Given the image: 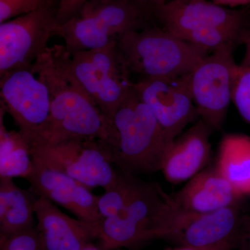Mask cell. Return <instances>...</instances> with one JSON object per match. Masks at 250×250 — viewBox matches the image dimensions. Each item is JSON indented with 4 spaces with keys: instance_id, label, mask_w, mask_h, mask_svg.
<instances>
[{
    "instance_id": "6da1fadb",
    "label": "cell",
    "mask_w": 250,
    "mask_h": 250,
    "mask_svg": "<svg viewBox=\"0 0 250 250\" xmlns=\"http://www.w3.org/2000/svg\"><path fill=\"white\" fill-rule=\"evenodd\" d=\"M32 67L47 85L51 101L45 132L32 146L74 138H98L111 146L113 125L77 82L72 72L71 54L65 45L47 47Z\"/></svg>"
},
{
    "instance_id": "7a4b0ae2",
    "label": "cell",
    "mask_w": 250,
    "mask_h": 250,
    "mask_svg": "<svg viewBox=\"0 0 250 250\" xmlns=\"http://www.w3.org/2000/svg\"><path fill=\"white\" fill-rule=\"evenodd\" d=\"M186 216L173 196L159 184L139 179L123 211L99 222L98 243L103 250H117L151 240H167L178 230Z\"/></svg>"
},
{
    "instance_id": "3957f363",
    "label": "cell",
    "mask_w": 250,
    "mask_h": 250,
    "mask_svg": "<svg viewBox=\"0 0 250 250\" xmlns=\"http://www.w3.org/2000/svg\"><path fill=\"white\" fill-rule=\"evenodd\" d=\"M111 122L114 129L113 162L118 169L135 175L161 170L173 141L167 137L133 83Z\"/></svg>"
},
{
    "instance_id": "277c9868",
    "label": "cell",
    "mask_w": 250,
    "mask_h": 250,
    "mask_svg": "<svg viewBox=\"0 0 250 250\" xmlns=\"http://www.w3.org/2000/svg\"><path fill=\"white\" fill-rule=\"evenodd\" d=\"M155 18L131 0H86L53 36L62 38L70 54L116 43L125 33L155 26Z\"/></svg>"
},
{
    "instance_id": "5b68a950",
    "label": "cell",
    "mask_w": 250,
    "mask_h": 250,
    "mask_svg": "<svg viewBox=\"0 0 250 250\" xmlns=\"http://www.w3.org/2000/svg\"><path fill=\"white\" fill-rule=\"evenodd\" d=\"M117 47L130 73L143 77L189 75L210 52L156 26L125 33Z\"/></svg>"
},
{
    "instance_id": "8992f818",
    "label": "cell",
    "mask_w": 250,
    "mask_h": 250,
    "mask_svg": "<svg viewBox=\"0 0 250 250\" xmlns=\"http://www.w3.org/2000/svg\"><path fill=\"white\" fill-rule=\"evenodd\" d=\"M29 149L34 162L67 174L90 190L109 188L118 176L111 146L98 138H74Z\"/></svg>"
},
{
    "instance_id": "52a82bcc",
    "label": "cell",
    "mask_w": 250,
    "mask_h": 250,
    "mask_svg": "<svg viewBox=\"0 0 250 250\" xmlns=\"http://www.w3.org/2000/svg\"><path fill=\"white\" fill-rule=\"evenodd\" d=\"M235 46L208 54L190 74L192 99L200 119L213 130H220L232 101L240 65L233 57Z\"/></svg>"
},
{
    "instance_id": "ba28073f",
    "label": "cell",
    "mask_w": 250,
    "mask_h": 250,
    "mask_svg": "<svg viewBox=\"0 0 250 250\" xmlns=\"http://www.w3.org/2000/svg\"><path fill=\"white\" fill-rule=\"evenodd\" d=\"M0 108L13 118L29 146L38 142L48 123L51 101L47 85L33 67L0 77Z\"/></svg>"
},
{
    "instance_id": "9c48e42d",
    "label": "cell",
    "mask_w": 250,
    "mask_h": 250,
    "mask_svg": "<svg viewBox=\"0 0 250 250\" xmlns=\"http://www.w3.org/2000/svg\"><path fill=\"white\" fill-rule=\"evenodd\" d=\"M53 3L0 24V77L30 68L48 47L57 24Z\"/></svg>"
},
{
    "instance_id": "30bf717a",
    "label": "cell",
    "mask_w": 250,
    "mask_h": 250,
    "mask_svg": "<svg viewBox=\"0 0 250 250\" xmlns=\"http://www.w3.org/2000/svg\"><path fill=\"white\" fill-rule=\"evenodd\" d=\"M189 75L142 77L133 86L154 113L167 137L174 141L199 117L192 99Z\"/></svg>"
},
{
    "instance_id": "8fae6325",
    "label": "cell",
    "mask_w": 250,
    "mask_h": 250,
    "mask_svg": "<svg viewBox=\"0 0 250 250\" xmlns=\"http://www.w3.org/2000/svg\"><path fill=\"white\" fill-rule=\"evenodd\" d=\"M250 229L237 203L210 213L189 215L178 231L167 240L179 246L198 248L227 244L238 247Z\"/></svg>"
},
{
    "instance_id": "7c38bea8",
    "label": "cell",
    "mask_w": 250,
    "mask_h": 250,
    "mask_svg": "<svg viewBox=\"0 0 250 250\" xmlns=\"http://www.w3.org/2000/svg\"><path fill=\"white\" fill-rule=\"evenodd\" d=\"M156 22L178 36L198 28L220 27L241 29L250 22L246 9H233L208 0H170L159 9Z\"/></svg>"
},
{
    "instance_id": "4fadbf2b",
    "label": "cell",
    "mask_w": 250,
    "mask_h": 250,
    "mask_svg": "<svg viewBox=\"0 0 250 250\" xmlns=\"http://www.w3.org/2000/svg\"><path fill=\"white\" fill-rule=\"evenodd\" d=\"M26 179L36 196L62 206L79 219L90 223L103 220L98 210L99 195L70 176L34 161L32 172Z\"/></svg>"
},
{
    "instance_id": "5bb4252c",
    "label": "cell",
    "mask_w": 250,
    "mask_h": 250,
    "mask_svg": "<svg viewBox=\"0 0 250 250\" xmlns=\"http://www.w3.org/2000/svg\"><path fill=\"white\" fill-rule=\"evenodd\" d=\"M34 209L45 250H82L98 239V223L70 218L45 197H36Z\"/></svg>"
},
{
    "instance_id": "9a60e30c",
    "label": "cell",
    "mask_w": 250,
    "mask_h": 250,
    "mask_svg": "<svg viewBox=\"0 0 250 250\" xmlns=\"http://www.w3.org/2000/svg\"><path fill=\"white\" fill-rule=\"evenodd\" d=\"M212 131L200 119L174 139L161 169L167 182L177 184L188 181L203 170L210 159Z\"/></svg>"
},
{
    "instance_id": "2e32d148",
    "label": "cell",
    "mask_w": 250,
    "mask_h": 250,
    "mask_svg": "<svg viewBox=\"0 0 250 250\" xmlns=\"http://www.w3.org/2000/svg\"><path fill=\"white\" fill-rule=\"evenodd\" d=\"M172 196L186 213L197 215L236 205L242 195L215 166L200 171Z\"/></svg>"
},
{
    "instance_id": "e0dca14e",
    "label": "cell",
    "mask_w": 250,
    "mask_h": 250,
    "mask_svg": "<svg viewBox=\"0 0 250 250\" xmlns=\"http://www.w3.org/2000/svg\"><path fill=\"white\" fill-rule=\"evenodd\" d=\"M72 72L81 86L95 102L101 85L112 74L126 67L116 43L71 54Z\"/></svg>"
},
{
    "instance_id": "ac0fdd59",
    "label": "cell",
    "mask_w": 250,
    "mask_h": 250,
    "mask_svg": "<svg viewBox=\"0 0 250 250\" xmlns=\"http://www.w3.org/2000/svg\"><path fill=\"white\" fill-rule=\"evenodd\" d=\"M217 168L242 196L250 194V137L224 135L219 146Z\"/></svg>"
},
{
    "instance_id": "d6986e66",
    "label": "cell",
    "mask_w": 250,
    "mask_h": 250,
    "mask_svg": "<svg viewBox=\"0 0 250 250\" xmlns=\"http://www.w3.org/2000/svg\"><path fill=\"white\" fill-rule=\"evenodd\" d=\"M35 194L16 186L11 177H0V233L34 227Z\"/></svg>"
},
{
    "instance_id": "ffe728a7",
    "label": "cell",
    "mask_w": 250,
    "mask_h": 250,
    "mask_svg": "<svg viewBox=\"0 0 250 250\" xmlns=\"http://www.w3.org/2000/svg\"><path fill=\"white\" fill-rule=\"evenodd\" d=\"M0 108V177L27 179L34 169L29 144L21 131L6 129Z\"/></svg>"
},
{
    "instance_id": "44dd1931",
    "label": "cell",
    "mask_w": 250,
    "mask_h": 250,
    "mask_svg": "<svg viewBox=\"0 0 250 250\" xmlns=\"http://www.w3.org/2000/svg\"><path fill=\"white\" fill-rule=\"evenodd\" d=\"M139 178L129 172L118 169L114 184L99 195L98 207L102 219L113 218L119 214L129 203Z\"/></svg>"
},
{
    "instance_id": "7402d4cb",
    "label": "cell",
    "mask_w": 250,
    "mask_h": 250,
    "mask_svg": "<svg viewBox=\"0 0 250 250\" xmlns=\"http://www.w3.org/2000/svg\"><path fill=\"white\" fill-rule=\"evenodd\" d=\"M241 29L220 27L198 28L185 31L177 36L213 52L225 46L238 44V36Z\"/></svg>"
},
{
    "instance_id": "603a6c76",
    "label": "cell",
    "mask_w": 250,
    "mask_h": 250,
    "mask_svg": "<svg viewBox=\"0 0 250 250\" xmlns=\"http://www.w3.org/2000/svg\"><path fill=\"white\" fill-rule=\"evenodd\" d=\"M0 250H45L36 227L16 232L0 233Z\"/></svg>"
},
{
    "instance_id": "cb8c5ba5",
    "label": "cell",
    "mask_w": 250,
    "mask_h": 250,
    "mask_svg": "<svg viewBox=\"0 0 250 250\" xmlns=\"http://www.w3.org/2000/svg\"><path fill=\"white\" fill-rule=\"evenodd\" d=\"M232 101L243 119L250 124V68L240 65L232 93Z\"/></svg>"
},
{
    "instance_id": "d4e9b609",
    "label": "cell",
    "mask_w": 250,
    "mask_h": 250,
    "mask_svg": "<svg viewBox=\"0 0 250 250\" xmlns=\"http://www.w3.org/2000/svg\"><path fill=\"white\" fill-rule=\"evenodd\" d=\"M52 0H0V24L35 11Z\"/></svg>"
},
{
    "instance_id": "484cf974",
    "label": "cell",
    "mask_w": 250,
    "mask_h": 250,
    "mask_svg": "<svg viewBox=\"0 0 250 250\" xmlns=\"http://www.w3.org/2000/svg\"><path fill=\"white\" fill-rule=\"evenodd\" d=\"M86 0H60L57 6V22H67L81 9Z\"/></svg>"
},
{
    "instance_id": "4316f807",
    "label": "cell",
    "mask_w": 250,
    "mask_h": 250,
    "mask_svg": "<svg viewBox=\"0 0 250 250\" xmlns=\"http://www.w3.org/2000/svg\"><path fill=\"white\" fill-rule=\"evenodd\" d=\"M238 44H243L245 46L246 52L243 59V63L241 65L250 68V22L242 28L238 36Z\"/></svg>"
},
{
    "instance_id": "83f0119b",
    "label": "cell",
    "mask_w": 250,
    "mask_h": 250,
    "mask_svg": "<svg viewBox=\"0 0 250 250\" xmlns=\"http://www.w3.org/2000/svg\"><path fill=\"white\" fill-rule=\"evenodd\" d=\"M131 1L146 10L156 19V13L161 6L165 4L167 0H131Z\"/></svg>"
},
{
    "instance_id": "f1b7e54d",
    "label": "cell",
    "mask_w": 250,
    "mask_h": 250,
    "mask_svg": "<svg viewBox=\"0 0 250 250\" xmlns=\"http://www.w3.org/2000/svg\"><path fill=\"white\" fill-rule=\"evenodd\" d=\"M236 248H238V247L232 244L224 245V246L212 248H194V247L179 246L177 248L166 250H233L236 249Z\"/></svg>"
},
{
    "instance_id": "f546056e",
    "label": "cell",
    "mask_w": 250,
    "mask_h": 250,
    "mask_svg": "<svg viewBox=\"0 0 250 250\" xmlns=\"http://www.w3.org/2000/svg\"><path fill=\"white\" fill-rule=\"evenodd\" d=\"M212 1L216 4L229 8H234L236 6L250 4V0H212Z\"/></svg>"
},
{
    "instance_id": "4dcf8cb0",
    "label": "cell",
    "mask_w": 250,
    "mask_h": 250,
    "mask_svg": "<svg viewBox=\"0 0 250 250\" xmlns=\"http://www.w3.org/2000/svg\"><path fill=\"white\" fill-rule=\"evenodd\" d=\"M82 250H103V248H101L100 245L99 244H94V243L90 244L89 246L86 247V248H84V249Z\"/></svg>"
},
{
    "instance_id": "1f68e13d",
    "label": "cell",
    "mask_w": 250,
    "mask_h": 250,
    "mask_svg": "<svg viewBox=\"0 0 250 250\" xmlns=\"http://www.w3.org/2000/svg\"><path fill=\"white\" fill-rule=\"evenodd\" d=\"M248 240H249V248H250V229L249 233H248Z\"/></svg>"
},
{
    "instance_id": "d6a6232c",
    "label": "cell",
    "mask_w": 250,
    "mask_h": 250,
    "mask_svg": "<svg viewBox=\"0 0 250 250\" xmlns=\"http://www.w3.org/2000/svg\"><path fill=\"white\" fill-rule=\"evenodd\" d=\"M170 1V0H167V1ZM167 1H166V2H167Z\"/></svg>"
}]
</instances>
